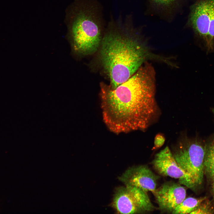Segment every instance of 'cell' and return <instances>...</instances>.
I'll use <instances>...</instances> for the list:
<instances>
[{
	"instance_id": "6da1fadb",
	"label": "cell",
	"mask_w": 214,
	"mask_h": 214,
	"mask_svg": "<svg viewBox=\"0 0 214 214\" xmlns=\"http://www.w3.org/2000/svg\"><path fill=\"white\" fill-rule=\"evenodd\" d=\"M155 73L145 63L116 88H103L101 108L103 121L116 134L145 131L157 119Z\"/></svg>"
},
{
	"instance_id": "7a4b0ae2",
	"label": "cell",
	"mask_w": 214,
	"mask_h": 214,
	"mask_svg": "<svg viewBox=\"0 0 214 214\" xmlns=\"http://www.w3.org/2000/svg\"><path fill=\"white\" fill-rule=\"evenodd\" d=\"M101 41L100 57L112 89L127 81L151 55L141 42L131 14L111 17Z\"/></svg>"
},
{
	"instance_id": "3957f363",
	"label": "cell",
	"mask_w": 214,
	"mask_h": 214,
	"mask_svg": "<svg viewBox=\"0 0 214 214\" xmlns=\"http://www.w3.org/2000/svg\"><path fill=\"white\" fill-rule=\"evenodd\" d=\"M71 7L68 26L75 50L83 54L94 52L105 26L102 5L97 0H75Z\"/></svg>"
},
{
	"instance_id": "277c9868",
	"label": "cell",
	"mask_w": 214,
	"mask_h": 214,
	"mask_svg": "<svg viewBox=\"0 0 214 214\" xmlns=\"http://www.w3.org/2000/svg\"><path fill=\"white\" fill-rule=\"evenodd\" d=\"M206 145L197 140L180 142L173 155L180 167L192 178L195 187L202 183Z\"/></svg>"
},
{
	"instance_id": "5b68a950",
	"label": "cell",
	"mask_w": 214,
	"mask_h": 214,
	"mask_svg": "<svg viewBox=\"0 0 214 214\" xmlns=\"http://www.w3.org/2000/svg\"><path fill=\"white\" fill-rule=\"evenodd\" d=\"M113 207L119 213H141L153 211L155 207L147 192L135 187L119 188L113 199Z\"/></svg>"
},
{
	"instance_id": "8992f818",
	"label": "cell",
	"mask_w": 214,
	"mask_h": 214,
	"mask_svg": "<svg viewBox=\"0 0 214 214\" xmlns=\"http://www.w3.org/2000/svg\"><path fill=\"white\" fill-rule=\"evenodd\" d=\"M152 164L160 174L178 179L180 184L191 189L196 188L191 177L179 165L168 147L155 155Z\"/></svg>"
},
{
	"instance_id": "52a82bcc",
	"label": "cell",
	"mask_w": 214,
	"mask_h": 214,
	"mask_svg": "<svg viewBox=\"0 0 214 214\" xmlns=\"http://www.w3.org/2000/svg\"><path fill=\"white\" fill-rule=\"evenodd\" d=\"M157 177L147 167L140 166L128 169L119 180L126 186L135 187L153 193L156 189Z\"/></svg>"
},
{
	"instance_id": "ba28073f",
	"label": "cell",
	"mask_w": 214,
	"mask_h": 214,
	"mask_svg": "<svg viewBox=\"0 0 214 214\" xmlns=\"http://www.w3.org/2000/svg\"><path fill=\"white\" fill-rule=\"evenodd\" d=\"M159 208L169 213L173 211L186 198L185 188L174 183H164L153 193Z\"/></svg>"
},
{
	"instance_id": "9c48e42d",
	"label": "cell",
	"mask_w": 214,
	"mask_h": 214,
	"mask_svg": "<svg viewBox=\"0 0 214 214\" xmlns=\"http://www.w3.org/2000/svg\"><path fill=\"white\" fill-rule=\"evenodd\" d=\"M155 11L164 16L171 17L182 7L185 0H147Z\"/></svg>"
},
{
	"instance_id": "30bf717a",
	"label": "cell",
	"mask_w": 214,
	"mask_h": 214,
	"mask_svg": "<svg viewBox=\"0 0 214 214\" xmlns=\"http://www.w3.org/2000/svg\"><path fill=\"white\" fill-rule=\"evenodd\" d=\"M205 197L199 198L189 197L185 198L171 213L174 214H190Z\"/></svg>"
},
{
	"instance_id": "8fae6325",
	"label": "cell",
	"mask_w": 214,
	"mask_h": 214,
	"mask_svg": "<svg viewBox=\"0 0 214 214\" xmlns=\"http://www.w3.org/2000/svg\"><path fill=\"white\" fill-rule=\"evenodd\" d=\"M204 171L211 179L214 176V137L206 145Z\"/></svg>"
},
{
	"instance_id": "7c38bea8",
	"label": "cell",
	"mask_w": 214,
	"mask_h": 214,
	"mask_svg": "<svg viewBox=\"0 0 214 214\" xmlns=\"http://www.w3.org/2000/svg\"><path fill=\"white\" fill-rule=\"evenodd\" d=\"M209 19L208 32L206 41L210 45L214 40V0H211Z\"/></svg>"
},
{
	"instance_id": "4fadbf2b",
	"label": "cell",
	"mask_w": 214,
	"mask_h": 214,
	"mask_svg": "<svg viewBox=\"0 0 214 214\" xmlns=\"http://www.w3.org/2000/svg\"><path fill=\"white\" fill-rule=\"evenodd\" d=\"M213 213H214V205L210 201L206 198L190 214Z\"/></svg>"
},
{
	"instance_id": "5bb4252c",
	"label": "cell",
	"mask_w": 214,
	"mask_h": 214,
	"mask_svg": "<svg viewBox=\"0 0 214 214\" xmlns=\"http://www.w3.org/2000/svg\"><path fill=\"white\" fill-rule=\"evenodd\" d=\"M165 139L162 134H158L155 137L154 146L152 150H155L161 147L164 144Z\"/></svg>"
},
{
	"instance_id": "9a60e30c",
	"label": "cell",
	"mask_w": 214,
	"mask_h": 214,
	"mask_svg": "<svg viewBox=\"0 0 214 214\" xmlns=\"http://www.w3.org/2000/svg\"><path fill=\"white\" fill-rule=\"evenodd\" d=\"M212 180V191L214 202V176L211 179Z\"/></svg>"
}]
</instances>
